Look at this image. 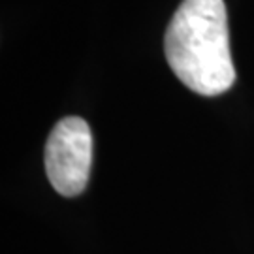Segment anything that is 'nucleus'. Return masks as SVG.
<instances>
[{
  "label": "nucleus",
  "instance_id": "obj_1",
  "mask_svg": "<svg viewBox=\"0 0 254 254\" xmlns=\"http://www.w3.org/2000/svg\"><path fill=\"white\" fill-rule=\"evenodd\" d=\"M164 51L190 91L218 96L236 81L224 0H183L166 30Z\"/></svg>",
  "mask_w": 254,
  "mask_h": 254
},
{
  "label": "nucleus",
  "instance_id": "obj_2",
  "mask_svg": "<svg viewBox=\"0 0 254 254\" xmlns=\"http://www.w3.org/2000/svg\"><path fill=\"white\" fill-rule=\"evenodd\" d=\"M92 164V134L79 117L57 123L46 143V172L53 189L63 196L85 190Z\"/></svg>",
  "mask_w": 254,
  "mask_h": 254
}]
</instances>
